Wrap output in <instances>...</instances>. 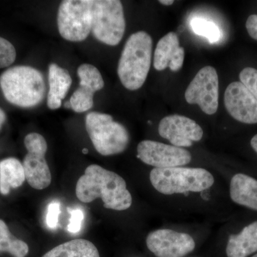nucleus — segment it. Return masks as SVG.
<instances>
[{"label":"nucleus","instance_id":"f257e3e1","mask_svg":"<svg viewBox=\"0 0 257 257\" xmlns=\"http://www.w3.org/2000/svg\"><path fill=\"white\" fill-rule=\"evenodd\" d=\"M79 200L90 203L100 198L106 209L124 211L131 207L133 197L124 179L99 165H91L84 171L76 186Z\"/></svg>","mask_w":257,"mask_h":257},{"label":"nucleus","instance_id":"f03ea898","mask_svg":"<svg viewBox=\"0 0 257 257\" xmlns=\"http://www.w3.org/2000/svg\"><path fill=\"white\" fill-rule=\"evenodd\" d=\"M0 87L5 99L23 108H31L43 101L47 86L40 71L30 66H15L0 76Z\"/></svg>","mask_w":257,"mask_h":257},{"label":"nucleus","instance_id":"7ed1b4c3","mask_svg":"<svg viewBox=\"0 0 257 257\" xmlns=\"http://www.w3.org/2000/svg\"><path fill=\"white\" fill-rule=\"evenodd\" d=\"M152 45L151 36L144 31L133 34L125 44L117 73L128 90H138L145 84L151 66Z\"/></svg>","mask_w":257,"mask_h":257},{"label":"nucleus","instance_id":"20e7f679","mask_svg":"<svg viewBox=\"0 0 257 257\" xmlns=\"http://www.w3.org/2000/svg\"><path fill=\"white\" fill-rule=\"evenodd\" d=\"M150 179L154 188L165 195L203 192L214 184L212 174L206 169L196 167L154 168Z\"/></svg>","mask_w":257,"mask_h":257},{"label":"nucleus","instance_id":"39448f33","mask_svg":"<svg viewBox=\"0 0 257 257\" xmlns=\"http://www.w3.org/2000/svg\"><path fill=\"white\" fill-rule=\"evenodd\" d=\"M86 130L98 153L111 156L122 153L130 143V135L122 124L113 120L111 115L89 113L86 116Z\"/></svg>","mask_w":257,"mask_h":257},{"label":"nucleus","instance_id":"423d86ee","mask_svg":"<svg viewBox=\"0 0 257 257\" xmlns=\"http://www.w3.org/2000/svg\"><path fill=\"white\" fill-rule=\"evenodd\" d=\"M126 22L124 9L118 0H94L91 32L98 41L116 46L124 37Z\"/></svg>","mask_w":257,"mask_h":257},{"label":"nucleus","instance_id":"0eeeda50","mask_svg":"<svg viewBox=\"0 0 257 257\" xmlns=\"http://www.w3.org/2000/svg\"><path fill=\"white\" fill-rule=\"evenodd\" d=\"M92 0H65L60 5L57 26L61 36L70 42H82L92 27Z\"/></svg>","mask_w":257,"mask_h":257},{"label":"nucleus","instance_id":"6e6552de","mask_svg":"<svg viewBox=\"0 0 257 257\" xmlns=\"http://www.w3.org/2000/svg\"><path fill=\"white\" fill-rule=\"evenodd\" d=\"M24 143L28 150L23 163L26 180L32 188H47L52 182V175L45 159L46 140L40 134L30 133L25 137Z\"/></svg>","mask_w":257,"mask_h":257},{"label":"nucleus","instance_id":"1a4fd4ad","mask_svg":"<svg viewBox=\"0 0 257 257\" xmlns=\"http://www.w3.org/2000/svg\"><path fill=\"white\" fill-rule=\"evenodd\" d=\"M184 96L189 104H198L205 114H215L219 105V78L216 69L211 66L201 69L189 84Z\"/></svg>","mask_w":257,"mask_h":257},{"label":"nucleus","instance_id":"9d476101","mask_svg":"<svg viewBox=\"0 0 257 257\" xmlns=\"http://www.w3.org/2000/svg\"><path fill=\"white\" fill-rule=\"evenodd\" d=\"M138 158L155 169L184 167L192 161L188 150L173 145L144 140L138 146Z\"/></svg>","mask_w":257,"mask_h":257},{"label":"nucleus","instance_id":"9b49d317","mask_svg":"<svg viewBox=\"0 0 257 257\" xmlns=\"http://www.w3.org/2000/svg\"><path fill=\"white\" fill-rule=\"evenodd\" d=\"M147 248L157 257H184L194 251L191 235L170 229H159L147 235Z\"/></svg>","mask_w":257,"mask_h":257},{"label":"nucleus","instance_id":"f8f14e48","mask_svg":"<svg viewBox=\"0 0 257 257\" xmlns=\"http://www.w3.org/2000/svg\"><path fill=\"white\" fill-rule=\"evenodd\" d=\"M158 132L172 145L181 148L192 147L193 143L200 141L204 135L202 128L195 121L179 114L164 117L159 124Z\"/></svg>","mask_w":257,"mask_h":257},{"label":"nucleus","instance_id":"ddd939ff","mask_svg":"<svg viewBox=\"0 0 257 257\" xmlns=\"http://www.w3.org/2000/svg\"><path fill=\"white\" fill-rule=\"evenodd\" d=\"M224 104L228 113L236 121L256 124V99L241 82L229 84L224 93Z\"/></svg>","mask_w":257,"mask_h":257},{"label":"nucleus","instance_id":"4468645a","mask_svg":"<svg viewBox=\"0 0 257 257\" xmlns=\"http://www.w3.org/2000/svg\"><path fill=\"white\" fill-rule=\"evenodd\" d=\"M184 50L179 45L178 35L170 32L157 43L154 56V67L157 71L169 67L172 72H177L183 66Z\"/></svg>","mask_w":257,"mask_h":257},{"label":"nucleus","instance_id":"2eb2a0df","mask_svg":"<svg viewBox=\"0 0 257 257\" xmlns=\"http://www.w3.org/2000/svg\"><path fill=\"white\" fill-rule=\"evenodd\" d=\"M48 81L50 89L47 94V106L50 109H59L72 85V77L67 69L52 63L49 66Z\"/></svg>","mask_w":257,"mask_h":257},{"label":"nucleus","instance_id":"dca6fc26","mask_svg":"<svg viewBox=\"0 0 257 257\" xmlns=\"http://www.w3.org/2000/svg\"><path fill=\"white\" fill-rule=\"evenodd\" d=\"M231 200L239 205L257 211V180L244 174H236L230 182Z\"/></svg>","mask_w":257,"mask_h":257},{"label":"nucleus","instance_id":"f3484780","mask_svg":"<svg viewBox=\"0 0 257 257\" xmlns=\"http://www.w3.org/2000/svg\"><path fill=\"white\" fill-rule=\"evenodd\" d=\"M257 251V221L245 226L239 234L230 235L226 244L228 257H247Z\"/></svg>","mask_w":257,"mask_h":257},{"label":"nucleus","instance_id":"a211bd4d","mask_svg":"<svg viewBox=\"0 0 257 257\" xmlns=\"http://www.w3.org/2000/svg\"><path fill=\"white\" fill-rule=\"evenodd\" d=\"M25 177L23 164L16 158L10 157L0 162V193L9 194L12 189L23 185Z\"/></svg>","mask_w":257,"mask_h":257},{"label":"nucleus","instance_id":"6ab92c4d","mask_svg":"<svg viewBox=\"0 0 257 257\" xmlns=\"http://www.w3.org/2000/svg\"><path fill=\"white\" fill-rule=\"evenodd\" d=\"M42 257H100L97 248L88 240H71L52 248Z\"/></svg>","mask_w":257,"mask_h":257},{"label":"nucleus","instance_id":"aec40b11","mask_svg":"<svg viewBox=\"0 0 257 257\" xmlns=\"http://www.w3.org/2000/svg\"><path fill=\"white\" fill-rule=\"evenodd\" d=\"M0 252H8L14 257H25L29 253V246L27 243L13 236L8 229V226L1 219Z\"/></svg>","mask_w":257,"mask_h":257},{"label":"nucleus","instance_id":"412c9836","mask_svg":"<svg viewBox=\"0 0 257 257\" xmlns=\"http://www.w3.org/2000/svg\"><path fill=\"white\" fill-rule=\"evenodd\" d=\"M79 78V87L86 88L95 93L103 89L104 86L102 76L96 67L92 64H83L77 69Z\"/></svg>","mask_w":257,"mask_h":257},{"label":"nucleus","instance_id":"4be33fe9","mask_svg":"<svg viewBox=\"0 0 257 257\" xmlns=\"http://www.w3.org/2000/svg\"><path fill=\"white\" fill-rule=\"evenodd\" d=\"M191 27L194 33L206 37L211 43L217 42L220 38V30L212 22L202 18H194L191 21Z\"/></svg>","mask_w":257,"mask_h":257},{"label":"nucleus","instance_id":"5701e85b","mask_svg":"<svg viewBox=\"0 0 257 257\" xmlns=\"http://www.w3.org/2000/svg\"><path fill=\"white\" fill-rule=\"evenodd\" d=\"M94 93L89 89L79 87L69 99L71 108L77 113L85 112L89 110L94 104Z\"/></svg>","mask_w":257,"mask_h":257},{"label":"nucleus","instance_id":"b1692460","mask_svg":"<svg viewBox=\"0 0 257 257\" xmlns=\"http://www.w3.org/2000/svg\"><path fill=\"white\" fill-rule=\"evenodd\" d=\"M16 55V50L13 44L0 37V68H4L14 63Z\"/></svg>","mask_w":257,"mask_h":257},{"label":"nucleus","instance_id":"393cba45","mask_svg":"<svg viewBox=\"0 0 257 257\" xmlns=\"http://www.w3.org/2000/svg\"><path fill=\"white\" fill-rule=\"evenodd\" d=\"M240 82L242 83L257 101V69L246 67L240 72Z\"/></svg>","mask_w":257,"mask_h":257},{"label":"nucleus","instance_id":"a878e982","mask_svg":"<svg viewBox=\"0 0 257 257\" xmlns=\"http://www.w3.org/2000/svg\"><path fill=\"white\" fill-rule=\"evenodd\" d=\"M68 211L70 214V219H69V224L67 225V231L70 234H77L82 229V223L84 219V211L79 208L68 209Z\"/></svg>","mask_w":257,"mask_h":257},{"label":"nucleus","instance_id":"bb28decb","mask_svg":"<svg viewBox=\"0 0 257 257\" xmlns=\"http://www.w3.org/2000/svg\"><path fill=\"white\" fill-rule=\"evenodd\" d=\"M61 213L60 202L52 201L47 207L46 224L50 229H56L58 226L59 216Z\"/></svg>","mask_w":257,"mask_h":257},{"label":"nucleus","instance_id":"cd10ccee","mask_svg":"<svg viewBox=\"0 0 257 257\" xmlns=\"http://www.w3.org/2000/svg\"><path fill=\"white\" fill-rule=\"evenodd\" d=\"M246 28L249 36L257 41V15H251L248 17L246 20Z\"/></svg>","mask_w":257,"mask_h":257},{"label":"nucleus","instance_id":"c85d7f7f","mask_svg":"<svg viewBox=\"0 0 257 257\" xmlns=\"http://www.w3.org/2000/svg\"><path fill=\"white\" fill-rule=\"evenodd\" d=\"M5 121H6V114H5V111L0 107V130L3 127Z\"/></svg>","mask_w":257,"mask_h":257},{"label":"nucleus","instance_id":"c756f323","mask_svg":"<svg viewBox=\"0 0 257 257\" xmlns=\"http://www.w3.org/2000/svg\"><path fill=\"white\" fill-rule=\"evenodd\" d=\"M251 146L257 154V135H254L251 140Z\"/></svg>","mask_w":257,"mask_h":257},{"label":"nucleus","instance_id":"7c9ffc66","mask_svg":"<svg viewBox=\"0 0 257 257\" xmlns=\"http://www.w3.org/2000/svg\"><path fill=\"white\" fill-rule=\"evenodd\" d=\"M159 3L160 4L165 5V6H170V5H173L175 2L173 0H160V1H159Z\"/></svg>","mask_w":257,"mask_h":257},{"label":"nucleus","instance_id":"2f4dec72","mask_svg":"<svg viewBox=\"0 0 257 257\" xmlns=\"http://www.w3.org/2000/svg\"><path fill=\"white\" fill-rule=\"evenodd\" d=\"M64 106H65L66 108H71L70 103H69V101H67V102L64 104Z\"/></svg>","mask_w":257,"mask_h":257},{"label":"nucleus","instance_id":"473e14b6","mask_svg":"<svg viewBox=\"0 0 257 257\" xmlns=\"http://www.w3.org/2000/svg\"><path fill=\"white\" fill-rule=\"evenodd\" d=\"M83 153L84 154H87L88 153V150L87 149H84V150H83Z\"/></svg>","mask_w":257,"mask_h":257},{"label":"nucleus","instance_id":"72a5a7b5","mask_svg":"<svg viewBox=\"0 0 257 257\" xmlns=\"http://www.w3.org/2000/svg\"><path fill=\"white\" fill-rule=\"evenodd\" d=\"M251 257H257V253H256L255 255H253V256Z\"/></svg>","mask_w":257,"mask_h":257}]
</instances>
